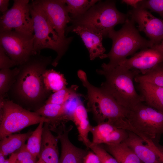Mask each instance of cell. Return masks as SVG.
Listing matches in <instances>:
<instances>
[{
  "mask_svg": "<svg viewBox=\"0 0 163 163\" xmlns=\"http://www.w3.org/2000/svg\"><path fill=\"white\" fill-rule=\"evenodd\" d=\"M53 60L51 56L38 53L19 66L16 80L7 94L9 99L21 106L37 107V109L45 104L51 92L45 87L43 74Z\"/></svg>",
  "mask_w": 163,
  "mask_h": 163,
  "instance_id": "6da1fadb",
  "label": "cell"
},
{
  "mask_svg": "<svg viewBox=\"0 0 163 163\" xmlns=\"http://www.w3.org/2000/svg\"><path fill=\"white\" fill-rule=\"evenodd\" d=\"M96 72L105 78L100 88L122 106L130 109L144 102L143 97L136 92L133 83L135 77L140 73L139 71L120 65L112 68L101 65V69Z\"/></svg>",
  "mask_w": 163,
  "mask_h": 163,
  "instance_id": "7a4b0ae2",
  "label": "cell"
},
{
  "mask_svg": "<svg viewBox=\"0 0 163 163\" xmlns=\"http://www.w3.org/2000/svg\"><path fill=\"white\" fill-rule=\"evenodd\" d=\"M30 13L34 22V50L36 54L44 49L56 52L52 65L56 66L67 50L73 37L61 38L53 28L37 0L30 4Z\"/></svg>",
  "mask_w": 163,
  "mask_h": 163,
  "instance_id": "3957f363",
  "label": "cell"
},
{
  "mask_svg": "<svg viewBox=\"0 0 163 163\" xmlns=\"http://www.w3.org/2000/svg\"><path fill=\"white\" fill-rule=\"evenodd\" d=\"M135 22L127 18L121 28L118 30L110 31L108 37L112 41L111 48L104 59L108 58L109 62L102 65L108 68L118 66L127 59L128 56L134 54L139 49L152 48L154 46L150 40L145 39L140 34L136 27Z\"/></svg>",
  "mask_w": 163,
  "mask_h": 163,
  "instance_id": "277c9868",
  "label": "cell"
},
{
  "mask_svg": "<svg viewBox=\"0 0 163 163\" xmlns=\"http://www.w3.org/2000/svg\"><path fill=\"white\" fill-rule=\"evenodd\" d=\"M77 75L83 86L87 90L88 108L98 124L107 120L113 124L120 119L126 118L129 109L119 104L100 88L91 84L84 71L78 70Z\"/></svg>",
  "mask_w": 163,
  "mask_h": 163,
  "instance_id": "5b68a950",
  "label": "cell"
},
{
  "mask_svg": "<svg viewBox=\"0 0 163 163\" xmlns=\"http://www.w3.org/2000/svg\"><path fill=\"white\" fill-rule=\"evenodd\" d=\"M115 4L114 1H99L85 14L72 20L71 26H82L108 37L114 27L124 24L128 17L117 9Z\"/></svg>",
  "mask_w": 163,
  "mask_h": 163,
  "instance_id": "8992f818",
  "label": "cell"
},
{
  "mask_svg": "<svg viewBox=\"0 0 163 163\" xmlns=\"http://www.w3.org/2000/svg\"><path fill=\"white\" fill-rule=\"evenodd\" d=\"M41 122L52 125L56 123V120L40 116L9 99L0 100V139Z\"/></svg>",
  "mask_w": 163,
  "mask_h": 163,
  "instance_id": "52a82bcc",
  "label": "cell"
},
{
  "mask_svg": "<svg viewBox=\"0 0 163 163\" xmlns=\"http://www.w3.org/2000/svg\"><path fill=\"white\" fill-rule=\"evenodd\" d=\"M126 118L133 133L144 141L158 142L163 134V112L141 102L129 109Z\"/></svg>",
  "mask_w": 163,
  "mask_h": 163,
  "instance_id": "ba28073f",
  "label": "cell"
},
{
  "mask_svg": "<svg viewBox=\"0 0 163 163\" xmlns=\"http://www.w3.org/2000/svg\"><path fill=\"white\" fill-rule=\"evenodd\" d=\"M29 1L14 0L12 7L0 17V33L14 31L28 35L34 34Z\"/></svg>",
  "mask_w": 163,
  "mask_h": 163,
  "instance_id": "9c48e42d",
  "label": "cell"
},
{
  "mask_svg": "<svg viewBox=\"0 0 163 163\" xmlns=\"http://www.w3.org/2000/svg\"><path fill=\"white\" fill-rule=\"evenodd\" d=\"M34 34L28 35L14 31L0 33V46L19 66L37 54L34 50Z\"/></svg>",
  "mask_w": 163,
  "mask_h": 163,
  "instance_id": "30bf717a",
  "label": "cell"
},
{
  "mask_svg": "<svg viewBox=\"0 0 163 163\" xmlns=\"http://www.w3.org/2000/svg\"><path fill=\"white\" fill-rule=\"evenodd\" d=\"M130 18L138 24L139 30L144 32L154 46L163 39V20L153 15L147 9L133 8L127 14Z\"/></svg>",
  "mask_w": 163,
  "mask_h": 163,
  "instance_id": "8fae6325",
  "label": "cell"
},
{
  "mask_svg": "<svg viewBox=\"0 0 163 163\" xmlns=\"http://www.w3.org/2000/svg\"><path fill=\"white\" fill-rule=\"evenodd\" d=\"M136 153L142 163H163V145L158 142L144 140L136 133L128 131L124 142Z\"/></svg>",
  "mask_w": 163,
  "mask_h": 163,
  "instance_id": "7c38bea8",
  "label": "cell"
},
{
  "mask_svg": "<svg viewBox=\"0 0 163 163\" xmlns=\"http://www.w3.org/2000/svg\"><path fill=\"white\" fill-rule=\"evenodd\" d=\"M38 2L53 28L62 38L65 35L67 25L71 22L66 5L64 0H39Z\"/></svg>",
  "mask_w": 163,
  "mask_h": 163,
  "instance_id": "4fadbf2b",
  "label": "cell"
},
{
  "mask_svg": "<svg viewBox=\"0 0 163 163\" xmlns=\"http://www.w3.org/2000/svg\"><path fill=\"white\" fill-rule=\"evenodd\" d=\"M163 62V54L153 46L141 50L119 65L129 69L138 71L144 75Z\"/></svg>",
  "mask_w": 163,
  "mask_h": 163,
  "instance_id": "5bb4252c",
  "label": "cell"
},
{
  "mask_svg": "<svg viewBox=\"0 0 163 163\" xmlns=\"http://www.w3.org/2000/svg\"><path fill=\"white\" fill-rule=\"evenodd\" d=\"M72 127L66 128L62 123L57 128H53L57 133L61 144V154L59 163H82L88 152L74 145L69 140L68 135Z\"/></svg>",
  "mask_w": 163,
  "mask_h": 163,
  "instance_id": "9a60e30c",
  "label": "cell"
},
{
  "mask_svg": "<svg viewBox=\"0 0 163 163\" xmlns=\"http://www.w3.org/2000/svg\"><path fill=\"white\" fill-rule=\"evenodd\" d=\"M70 31L75 32L80 36L88 51L91 60L97 57L104 59L106 50L102 44L103 36L102 34L79 25L67 27L66 33Z\"/></svg>",
  "mask_w": 163,
  "mask_h": 163,
  "instance_id": "2e32d148",
  "label": "cell"
},
{
  "mask_svg": "<svg viewBox=\"0 0 163 163\" xmlns=\"http://www.w3.org/2000/svg\"><path fill=\"white\" fill-rule=\"evenodd\" d=\"M43 125L41 145L38 157L45 163H59L58 143L59 139L51 132L50 123H45Z\"/></svg>",
  "mask_w": 163,
  "mask_h": 163,
  "instance_id": "e0dca14e",
  "label": "cell"
},
{
  "mask_svg": "<svg viewBox=\"0 0 163 163\" xmlns=\"http://www.w3.org/2000/svg\"><path fill=\"white\" fill-rule=\"evenodd\" d=\"M137 88L146 104L163 112V88L144 82H139Z\"/></svg>",
  "mask_w": 163,
  "mask_h": 163,
  "instance_id": "ac0fdd59",
  "label": "cell"
},
{
  "mask_svg": "<svg viewBox=\"0 0 163 163\" xmlns=\"http://www.w3.org/2000/svg\"><path fill=\"white\" fill-rule=\"evenodd\" d=\"M33 131L27 133L11 134L1 139L0 153L4 156L15 152L22 148Z\"/></svg>",
  "mask_w": 163,
  "mask_h": 163,
  "instance_id": "d6986e66",
  "label": "cell"
},
{
  "mask_svg": "<svg viewBox=\"0 0 163 163\" xmlns=\"http://www.w3.org/2000/svg\"><path fill=\"white\" fill-rule=\"evenodd\" d=\"M104 148L118 163H142L134 152L124 142L114 145H105Z\"/></svg>",
  "mask_w": 163,
  "mask_h": 163,
  "instance_id": "ffe728a7",
  "label": "cell"
},
{
  "mask_svg": "<svg viewBox=\"0 0 163 163\" xmlns=\"http://www.w3.org/2000/svg\"><path fill=\"white\" fill-rule=\"evenodd\" d=\"M43 81L46 89L53 92L66 88L67 85L64 75L53 69H46L43 74Z\"/></svg>",
  "mask_w": 163,
  "mask_h": 163,
  "instance_id": "44dd1931",
  "label": "cell"
},
{
  "mask_svg": "<svg viewBox=\"0 0 163 163\" xmlns=\"http://www.w3.org/2000/svg\"><path fill=\"white\" fill-rule=\"evenodd\" d=\"M39 115L46 118L68 120L65 104L58 105L45 104L34 111Z\"/></svg>",
  "mask_w": 163,
  "mask_h": 163,
  "instance_id": "7402d4cb",
  "label": "cell"
},
{
  "mask_svg": "<svg viewBox=\"0 0 163 163\" xmlns=\"http://www.w3.org/2000/svg\"><path fill=\"white\" fill-rule=\"evenodd\" d=\"M19 71L18 67L0 70V100L5 99L14 83Z\"/></svg>",
  "mask_w": 163,
  "mask_h": 163,
  "instance_id": "603a6c76",
  "label": "cell"
},
{
  "mask_svg": "<svg viewBox=\"0 0 163 163\" xmlns=\"http://www.w3.org/2000/svg\"><path fill=\"white\" fill-rule=\"evenodd\" d=\"M72 20L85 14L99 2L97 0H64Z\"/></svg>",
  "mask_w": 163,
  "mask_h": 163,
  "instance_id": "cb8c5ba5",
  "label": "cell"
},
{
  "mask_svg": "<svg viewBox=\"0 0 163 163\" xmlns=\"http://www.w3.org/2000/svg\"><path fill=\"white\" fill-rule=\"evenodd\" d=\"M136 82L149 83L163 88V64H159L146 74H139L134 78Z\"/></svg>",
  "mask_w": 163,
  "mask_h": 163,
  "instance_id": "d4e9b609",
  "label": "cell"
},
{
  "mask_svg": "<svg viewBox=\"0 0 163 163\" xmlns=\"http://www.w3.org/2000/svg\"><path fill=\"white\" fill-rule=\"evenodd\" d=\"M78 88V85H73L69 88H66L54 92L49 96L45 104L63 105L71 97L81 95L77 92Z\"/></svg>",
  "mask_w": 163,
  "mask_h": 163,
  "instance_id": "484cf974",
  "label": "cell"
},
{
  "mask_svg": "<svg viewBox=\"0 0 163 163\" xmlns=\"http://www.w3.org/2000/svg\"><path fill=\"white\" fill-rule=\"evenodd\" d=\"M44 122H41L27 140L26 147L35 157H38L40 150L43 130Z\"/></svg>",
  "mask_w": 163,
  "mask_h": 163,
  "instance_id": "4316f807",
  "label": "cell"
},
{
  "mask_svg": "<svg viewBox=\"0 0 163 163\" xmlns=\"http://www.w3.org/2000/svg\"><path fill=\"white\" fill-rule=\"evenodd\" d=\"M117 129L107 121L98 124L92 127L90 132L92 135V142L100 145L103 143L104 140L113 131Z\"/></svg>",
  "mask_w": 163,
  "mask_h": 163,
  "instance_id": "83f0119b",
  "label": "cell"
},
{
  "mask_svg": "<svg viewBox=\"0 0 163 163\" xmlns=\"http://www.w3.org/2000/svg\"><path fill=\"white\" fill-rule=\"evenodd\" d=\"M128 135V131L122 129L117 128L107 136L103 143L108 145L118 144L124 142Z\"/></svg>",
  "mask_w": 163,
  "mask_h": 163,
  "instance_id": "f1b7e54d",
  "label": "cell"
},
{
  "mask_svg": "<svg viewBox=\"0 0 163 163\" xmlns=\"http://www.w3.org/2000/svg\"><path fill=\"white\" fill-rule=\"evenodd\" d=\"M90 142L88 147L90 148L98 157L101 163H118L115 159L100 145Z\"/></svg>",
  "mask_w": 163,
  "mask_h": 163,
  "instance_id": "f546056e",
  "label": "cell"
},
{
  "mask_svg": "<svg viewBox=\"0 0 163 163\" xmlns=\"http://www.w3.org/2000/svg\"><path fill=\"white\" fill-rule=\"evenodd\" d=\"M138 7L156 12L163 18V0H141Z\"/></svg>",
  "mask_w": 163,
  "mask_h": 163,
  "instance_id": "4dcf8cb0",
  "label": "cell"
},
{
  "mask_svg": "<svg viewBox=\"0 0 163 163\" xmlns=\"http://www.w3.org/2000/svg\"><path fill=\"white\" fill-rule=\"evenodd\" d=\"M77 126L79 139L88 147L91 142L88 138V135L92 126L90 124L88 119L81 121Z\"/></svg>",
  "mask_w": 163,
  "mask_h": 163,
  "instance_id": "1f68e13d",
  "label": "cell"
},
{
  "mask_svg": "<svg viewBox=\"0 0 163 163\" xmlns=\"http://www.w3.org/2000/svg\"><path fill=\"white\" fill-rule=\"evenodd\" d=\"M88 119L87 110L81 101L73 111L70 120L72 121L77 126L81 121Z\"/></svg>",
  "mask_w": 163,
  "mask_h": 163,
  "instance_id": "d6a6232c",
  "label": "cell"
},
{
  "mask_svg": "<svg viewBox=\"0 0 163 163\" xmlns=\"http://www.w3.org/2000/svg\"><path fill=\"white\" fill-rule=\"evenodd\" d=\"M15 152L17 160L19 163H36V158L27 150L26 144Z\"/></svg>",
  "mask_w": 163,
  "mask_h": 163,
  "instance_id": "836d02e7",
  "label": "cell"
},
{
  "mask_svg": "<svg viewBox=\"0 0 163 163\" xmlns=\"http://www.w3.org/2000/svg\"><path fill=\"white\" fill-rule=\"evenodd\" d=\"M18 66L17 64L6 54L3 49L0 46V69H10Z\"/></svg>",
  "mask_w": 163,
  "mask_h": 163,
  "instance_id": "e575fe53",
  "label": "cell"
},
{
  "mask_svg": "<svg viewBox=\"0 0 163 163\" xmlns=\"http://www.w3.org/2000/svg\"><path fill=\"white\" fill-rule=\"evenodd\" d=\"M98 156L93 151L88 152L84 158L82 163H100Z\"/></svg>",
  "mask_w": 163,
  "mask_h": 163,
  "instance_id": "d590c367",
  "label": "cell"
},
{
  "mask_svg": "<svg viewBox=\"0 0 163 163\" xmlns=\"http://www.w3.org/2000/svg\"><path fill=\"white\" fill-rule=\"evenodd\" d=\"M9 0H0V11L3 14L8 11Z\"/></svg>",
  "mask_w": 163,
  "mask_h": 163,
  "instance_id": "8d00e7d4",
  "label": "cell"
},
{
  "mask_svg": "<svg viewBox=\"0 0 163 163\" xmlns=\"http://www.w3.org/2000/svg\"><path fill=\"white\" fill-rule=\"evenodd\" d=\"M141 0H123L121 1L122 3H124L127 5H129L133 8H138L139 3Z\"/></svg>",
  "mask_w": 163,
  "mask_h": 163,
  "instance_id": "74e56055",
  "label": "cell"
},
{
  "mask_svg": "<svg viewBox=\"0 0 163 163\" xmlns=\"http://www.w3.org/2000/svg\"><path fill=\"white\" fill-rule=\"evenodd\" d=\"M153 47L163 54V39L160 43L157 45H154Z\"/></svg>",
  "mask_w": 163,
  "mask_h": 163,
  "instance_id": "f35d334b",
  "label": "cell"
},
{
  "mask_svg": "<svg viewBox=\"0 0 163 163\" xmlns=\"http://www.w3.org/2000/svg\"><path fill=\"white\" fill-rule=\"evenodd\" d=\"M5 160V156L0 153V163H4Z\"/></svg>",
  "mask_w": 163,
  "mask_h": 163,
  "instance_id": "ab89813d",
  "label": "cell"
},
{
  "mask_svg": "<svg viewBox=\"0 0 163 163\" xmlns=\"http://www.w3.org/2000/svg\"><path fill=\"white\" fill-rule=\"evenodd\" d=\"M39 159L36 163H45L41 158H38Z\"/></svg>",
  "mask_w": 163,
  "mask_h": 163,
  "instance_id": "60d3db41",
  "label": "cell"
},
{
  "mask_svg": "<svg viewBox=\"0 0 163 163\" xmlns=\"http://www.w3.org/2000/svg\"><path fill=\"white\" fill-rule=\"evenodd\" d=\"M4 163H10L8 159L5 160Z\"/></svg>",
  "mask_w": 163,
  "mask_h": 163,
  "instance_id": "b9f144b4",
  "label": "cell"
},
{
  "mask_svg": "<svg viewBox=\"0 0 163 163\" xmlns=\"http://www.w3.org/2000/svg\"><path fill=\"white\" fill-rule=\"evenodd\" d=\"M162 63H163V62H162Z\"/></svg>",
  "mask_w": 163,
  "mask_h": 163,
  "instance_id": "7bdbcfd3",
  "label": "cell"
},
{
  "mask_svg": "<svg viewBox=\"0 0 163 163\" xmlns=\"http://www.w3.org/2000/svg\"><path fill=\"white\" fill-rule=\"evenodd\" d=\"M100 163H101V162Z\"/></svg>",
  "mask_w": 163,
  "mask_h": 163,
  "instance_id": "ee69618b",
  "label": "cell"
}]
</instances>
